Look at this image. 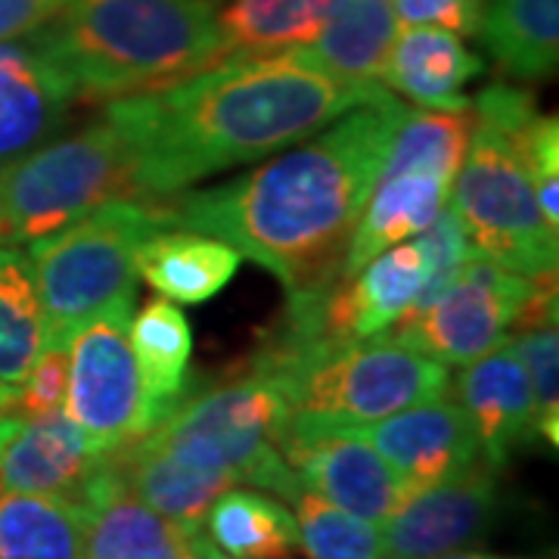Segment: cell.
Wrapping results in <instances>:
<instances>
[{"instance_id": "d4e9b609", "label": "cell", "mask_w": 559, "mask_h": 559, "mask_svg": "<svg viewBox=\"0 0 559 559\" xmlns=\"http://www.w3.org/2000/svg\"><path fill=\"white\" fill-rule=\"evenodd\" d=\"M128 336L138 358L143 392L159 423L193 389L187 370L193 355V330L175 301L153 299L131 320Z\"/></svg>"}, {"instance_id": "d6a6232c", "label": "cell", "mask_w": 559, "mask_h": 559, "mask_svg": "<svg viewBox=\"0 0 559 559\" xmlns=\"http://www.w3.org/2000/svg\"><path fill=\"white\" fill-rule=\"evenodd\" d=\"M522 156L538 197V209L550 227H559V121L540 116L528 121L522 134Z\"/></svg>"}, {"instance_id": "484cf974", "label": "cell", "mask_w": 559, "mask_h": 559, "mask_svg": "<svg viewBox=\"0 0 559 559\" xmlns=\"http://www.w3.org/2000/svg\"><path fill=\"white\" fill-rule=\"evenodd\" d=\"M479 35L510 79H547L559 62V0H488Z\"/></svg>"}, {"instance_id": "f1b7e54d", "label": "cell", "mask_w": 559, "mask_h": 559, "mask_svg": "<svg viewBox=\"0 0 559 559\" xmlns=\"http://www.w3.org/2000/svg\"><path fill=\"white\" fill-rule=\"evenodd\" d=\"M47 348V323L28 255L0 246V382L22 385Z\"/></svg>"}, {"instance_id": "6da1fadb", "label": "cell", "mask_w": 559, "mask_h": 559, "mask_svg": "<svg viewBox=\"0 0 559 559\" xmlns=\"http://www.w3.org/2000/svg\"><path fill=\"white\" fill-rule=\"evenodd\" d=\"M385 84L330 75L296 50L227 57L197 75L106 103L131 146L134 200H168L197 180L301 143Z\"/></svg>"}, {"instance_id": "83f0119b", "label": "cell", "mask_w": 559, "mask_h": 559, "mask_svg": "<svg viewBox=\"0 0 559 559\" xmlns=\"http://www.w3.org/2000/svg\"><path fill=\"white\" fill-rule=\"evenodd\" d=\"M476 128L473 103L466 109H423L404 112L389 140L380 175L392 171H436L441 178H457L466 146Z\"/></svg>"}, {"instance_id": "7a4b0ae2", "label": "cell", "mask_w": 559, "mask_h": 559, "mask_svg": "<svg viewBox=\"0 0 559 559\" xmlns=\"http://www.w3.org/2000/svg\"><path fill=\"white\" fill-rule=\"evenodd\" d=\"M404 112L407 106L385 91L255 171L156 200V212L165 227L230 242L289 293L340 280L348 237Z\"/></svg>"}, {"instance_id": "2e32d148", "label": "cell", "mask_w": 559, "mask_h": 559, "mask_svg": "<svg viewBox=\"0 0 559 559\" xmlns=\"http://www.w3.org/2000/svg\"><path fill=\"white\" fill-rule=\"evenodd\" d=\"M100 451L91 448L79 426L62 411L22 419L0 448V479L10 491L75 498L97 469Z\"/></svg>"}, {"instance_id": "603a6c76", "label": "cell", "mask_w": 559, "mask_h": 559, "mask_svg": "<svg viewBox=\"0 0 559 559\" xmlns=\"http://www.w3.org/2000/svg\"><path fill=\"white\" fill-rule=\"evenodd\" d=\"M87 510L66 495H0V559H84Z\"/></svg>"}, {"instance_id": "ba28073f", "label": "cell", "mask_w": 559, "mask_h": 559, "mask_svg": "<svg viewBox=\"0 0 559 559\" xmlns=\"http://www.w3.org/2000/svg\"><path fill=\"white\" fill-rule=\"evenodd\" d=\"M131 146L103 119L0 168V246H32L116 197H131Z\"/></svg>"}, {"instance_id": "74e56055", "label": "cell", "mask_w": 559, "mask_h": 559, "mask_svg": "<svg viewBox=\"0 0 559 559\" xmlns=\"http://www.w3.org/2000/svg\"><path fill=\"white\" fill-rule=\"evenodd\" d=\"M436 559H516V557H491V554H473V550H457V554H444Z\"/></svg>"}, {"instance_id": "e575fe53", "label": "cell", "mask_w": 559, "mask_h": 559, "mask_svg": "<svg viewBox=\"0 0 559 559\" xmlns=\"http://www.w3.org/2000/svg\"><path fill=\"white\" fill-rule=\"evenodd\" d=\"M404 25H436L457 38L479 35L488 0H392Z\"/></svg>"}, {"instance_id": "e0dca14e", "label": "cell", "mask_w": 559, "mask_h": 559, "mask_svg": "<svg viewBox=\"0 0 559 559\" xmlns=\"http://www.w3.org/2000/svg\"><path fill=\"white\" fill-rule=\"evenodd\" d=\"M451 187L454 180L441 178L436 171L380 175L348 237L340 264V280L355 277L382 249L411 240L419 230H426L451 200Z\"/></svg>"}, {"instance_id": "cb8c5ba5", "label": "cell", "mask_w": 559, "mask_h": 559, "mask_svg": "<svg viewBox=\"0 0 559 559\" xmlns=\"http://www.w3.org/2000/svg\"><path fill=\"white\" fill-rule=\"evenodd\" d=\"M340 0H230L218 13L224 57L301 50L318 38Z\"/></svg>"}, {"instance_id": "7402d4cb", "label": "cell", "mask_w": 559, "mask_h": 559, "mask_svg": "<svg viewBox=\"0 0 559 559\" xmlns=\"http://www.w3.org/2000/svg\"><path fill=\"white\" fill-rule=\"evenodd\" d=\"M75 100L66 81L40 60L32 38L0 60V159L22 156L47 138Z\"/></svg>"}, {"instance_id": "836d02e7", "label": "cell", "mask_w": 559, "mask_h": 559, "mask_svg": "<svg viewBox=\"0 0 559 559\" xmlns=\"http://www.w3.org/2000/svg\"><path fill=\"white\" fill-rule=\"evenodd\" d=\"M69 382V352L66 345H47L20 385V417L35 419L62 411Z\"/></svg>"}, {"instance_id": "1f68e13d", "label": "cell", "mask_w": 559, "mask_h": 559, "mask_svg": "<svg viewBox=\"0 0 559 559\" xmlns=\"http://www.w3.org/2000/svg\"><path fill=\"white\" fill-rule=\"evenodd\" d=\"M414 246H417L419 259L426 264V277H423V286H419L411 314L426 311L432 301H439L457 283L466 261L476 255V249H473V242L466 237L457 212L451 209V202L441 209L426 230H419L417 237H414Z\"/></svg>"}, {"instance_id": "f546056e", "label": "cell", "mask_w": 559, "mask_h": 559, "mask_svg": "<svg viewBox=\"0 0 559 559\" xmlns=\"http://www.w3.org/2000/svg\"><path fill=\"white\" fill-rule=\"evenodd\" d=\"M301 550L311 559H382L380 522L355 516L305 485L293 498Z\"/></svg>"}, {"instance_id": "5bb4252c", "label": "cell", "mask_w": 559, "mask_h": 559, "mask_svg": "<svg viewBox=\"0 0 559 559\" xmlns=\"http://www.w3.org/2000/svg\"><path fill=\"white\" fill-rule=\"evenodd\" d=\"M454 392L479 439L481 460L491 469L503 466L513 451L532 444L538 436L532 382L513 340L466 364L454 382Z\"/></svg>"}, {"instance_id": "9c48e42d", "label": "cell", "mask_w": 559, "mask_h": 559, "mask_svg": "<svg viewBox=\"0 0 559 559\" xmlns=\"http://www.w3.org/2000/svg\"><path fill=\"white\" fill-rule=\"evenodd\" d=\"M131 301L121 299L84 320L66 345L69 382L62 414L100 454L143 439L156 426L128 336Z\"/></svg>"}, {"instance_id": "277c9868", "label": "cell", "mask_w": 559, "mask_h": 559, "mask_svg": "<svg viewBox=\"0 0 559 559\" xmlns=\"http://www.w3.org/2000/svg\"><path fill=\"white\" fill-rule=\"evenodd\" d=\"M476 128L454 178V212L485 259L528 280H557L559 230L538 209L522 156L535 97L516 84H491L473 100Z\"/></svg>"}, {"instance_id": "ac0fdd59", "label": "cell", "mask_w": 559, "mask_h": 559, "mask_svg": "<svg viewBox=\"0 0 559 559\" xmlns=\"http://www.w3.org/2000/svg\"><path fill=\"white\" fill-rule=\"evenodd\" d=\"M240 264L242 255L230 242L183 227H162L150 234L134 255L138 280L175 305L215 299L237 277Z\"/></svg>"}, {"instance_id": "4fadbf2b", "label": "cell", "mask_w": 559, "mask_h": 559, "mask_svg": "<svg viewBox=\"0 0 559 559\" xmlns=\"http://www.w3.org/2000/svg\"><path fill=\"white\" fill-rule=\"evenodd\" d=\"M382 460L414 488L457 479L481 463V448L463 407L454 401H423L392 417L360 426Z\"/></svg>"}, {"instance_id": "7c38bea8", "label": "cell", "mask_w": 559, "mask_h": 559, "mask_svg": "<svg viewBox=\"0 0 559 559\" xmlns=\"http://www.w3.org/2000/svg\"><path fill=\"white\" fill-rule=\"evenodd\" d=\"M498 469L485 460L457 479L417 488L382 522V559H436L476 547L498 516Z\"/></svg>"}, {"instance_id": "f35d334b", "label": "cell", "mask_w": 559, "mask_h": 559, "mask_svg": "<svg viewBox=\"0 0 559 559\" xmlns=\"http://www.w3.org/2000/svg\"><path fill=\"white\" fill-rule=\"evenodd\" d=\"M209 3H221V0H209Z\"/></svg>"}, {"instance_id": "52a82bcc", "label": "cell", "mask_w": 559, "mask_h": 559, "mask_svg": "<svg viewBox=\"0 0 559 559\" xmlns=\"http://www.w3.org/2000/svg\"><path fill=\"white\" fill-rule=\"evenodd\" d=\"M162 227L156 202L116 197L28 246L47 345H69L84 320L116 301L134 299V255L140 242Z\"/></svg>"}, {"instance_id": "4316f807", "label": "cell", "mask_w": 559, "mask_h": 559, "mask_svg": "<svg viewBox=\"0 0 559 559\" xmlns=\"http://www.w3.org/2000/svg\"><path fill=\"white\" fill-rule=\"evenodd\" d=\"M212 544L230 559H280L299 547V525L286 503L227 488L205 513Z\"/></svg>"}, {"instance_id": "5b68a950", "label": "cell", "mask_w": 559, "mask_h": 559, "mask_svg": "<svg viewBox=\"0 0 559 559\" xmlns=\"http://www.w3.org/2000/svg\"><path fill=\"white\" fill-rule=\"evenodd\" d=\"M249 364L277 382L289 414L352 429L441 399L451 389L441 360L385 333L320 352L264 348Z\"/></svg>"}, {"instance_id": "3957f363", "label": "cell", "mask_w": 559, "mask_h": 559, "mask_svg": "<svg viewBox=\"0 0 559 559\" xmlns=\"http://www.w3.org/2000/svg\"><path fill=\"white\" fill-rule=\"evenodd\" d=\"M28 38L75 100H119L227 60L209 0H69Z\"/></svg>"}, {"instance_id": "30bf717a", "label": "cell", "mask_w": 559, "mask_h": 559, "mask_svg": "<svg viewBox=\"0 0 559 559\" xmlns=\"http://www.w3.org/2000/svg\"><path fill=\"white\" fill-rule=\"evenodd\" d=\"M538 283L540 280L513 274L476 252L439 301H432L426 311L401 318L385 336L441 364L466 367L510 340Z\"/></svg>"}, {"instance_id": "ffe728a7", "label": "cell", "mask_w": 559, "mask_h": 559, "mask_svg": "<svg viewBox=\"0 0 559 559\" xmlns=\"http://www.w3.org/2000/svg\"><path fill=\"white\" fill-rule=\"evenodd\" d=\"M106 454L112 457L124 488L134 498L190 532L202 528L205 513L215 503V498L237 485L227 473H212V469L180 463V460L143 444L140 439L121 444L116 451H106Z\"/></svg>"}, {"instance_id": "8d00e7d4", "label": "cell", "mask_w": 559, "mask_h": 559, "mask_svg": "<svg viewBox=\"0 0 559 559\" xmlns=\"http://www.w3.org/2000/svg\"><path fill=\"white\" fill-rule=\"evenodd\" d=\"M183 559H230L227 554H221L212 540L202 535L200 528L187 535V557Z\"/></svg>"}, {"instance_id": "d590c367", "label": "cell", "mask_w": 559, "mask_h": 559, "mask_svg": "<svg viewBox=\"0 0 559 559\" xmlns=\"http://www.w3.org/2000/svg\"><path fill=\"white\" fill-rule=\"evenodd\" d=\"M69 0H0V40L22 38L53 20Z\"/></svg>"}, {"instance_id": "4dcf8cb0", "label": "cell", "mask_w": 559, "mask_h": 559, "mask_svg": "<svg viewBox=\"0 0 559 559\" xmlns=\"http://www.w3.org/2000/svg\"><path fill=\"white\" fill-rule=\"evenodd\" d=\"M520 352L525 373L532 382L535 401V429L554 451L559 444V330L557 318L538 320L520 326L516 336H510Z\"/></svg>"}, {"instance_id": "d6986e66", "label": "cell", "mask_w": 559, "mask_h": 559, "mask_svg": "<svg viewBox=\"0 0 559 559\" xmlns=\"http://www.w3.org/2000/svg\"><path fill=\"white\" fill-rule=\"evenodd\" d=\"M481 75V60L454 32L436 25H407L389 53L382 84L395 87L426 109H466V84Z\"/></svg>"}, {"instance_id": "8fae6325", "label": "cell", "mask_w": 559, "mask_h": 559, "mask_svg": "<svg viewBox=\"0 0 559 559\" xmlns=\"http://www.w3.org/2000/svg\"><path fill=\"white\" fill-rule=\"evenodd\" d=\"M280 454L308 491L370 522H385L417 491L352 426L289 414L280 432Z\"/></svg>"}, {"instance_id": "44dd1931", "label": "cell", "mask_w": 559, "mask_h": 559, "mask_svg": "<svg viewBox=\"0 0 559 559\" xmlns=\"http://www.w3.org/2000/svg\"><path fill=\"white\" fill-rule=\"evenodd\" d=\"M395 38L399 16L392 0H340L318 38L296 53L342 81L382 84Z\"/></svg>"}, {"instance_id": "8992f818", "label": "cell", "mask_w": 559, "mask_h": 559, "mask_svg": "<svg viewBox=\"0 0 559 559\" xmlns=\"http://www.w3.org/2000/svg\"><path fill=\"white\" fill-rule=\"evenodd\" d=\"M286 417L289 401L277 382L249 364L237 380L190 389L140 441L180 463L227 473L237 485L249 481L293 503L301 481L280 454Z\"/></svg>"}, {"instance_id": "9a60e30c", "label": "cell", "mask_w": 559, "mask_h": 559, "mask_svg": "<svg viewBox=\"0 0 559 559\" xmlns=\"http://www.w3.org/2000/svg\"><path fill=\"white\" fill-rule=\"evenodd\" d=\"M87 510L84 559H183L187 535L178 522L165 520L153 507L138 500L121 481L109 454L75 495Z\"/></svg>"}]
</instances>
